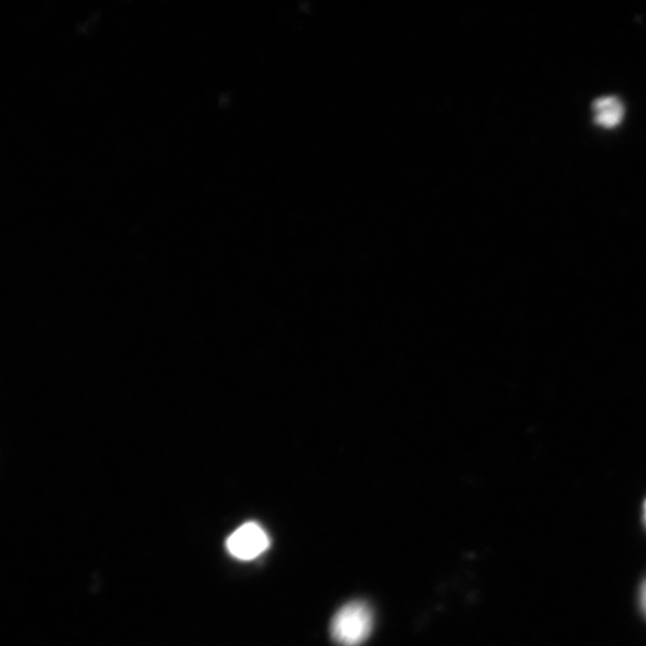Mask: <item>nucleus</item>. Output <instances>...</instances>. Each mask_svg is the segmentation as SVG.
<instances>
[{
	"label": "nucleus",
	"mask_w": 646,
	"mask_h": 646,
	"mask_svg": "<svg viewBox=\"0 0 646 646\" xmlns=\"http://www.w3.org/2000/svg\"><path fill=\"white\" fill-rule=\"evenodd\" d=\"M373 611L364 601H351L342 606L330 622V637L339 646H359L370 637Z\"/></svg>",
	"instance_id": "nucleus-1"
},
{
	"label": "nucleus",
	"mask_w": 646,
	"mask_h": 646,
	"mask_svg": "<svg viewBox=\"0 0 646 646\" xmlns=\"http://www.w3.org/2000/svg\"><path fill=\"white\" fill-rule=\"evenodd\" d=\"M225 548L230 555L250 562L268 550L269 537L261 525L247 522L227 538Z\"/></svg>",
	"instance_id": "nucleus-2"
},
{
	"label": "nucleus",
	"mask_w": 646,
	"mask_h": 646,
	"mask_svg": "<svg viewBox=\"0 0 646 646\" xmlns=\"http://www.w3.org/2000/svg\"><path fill=\"white\" fill-rule=\"evenodd\" d=\"M595 123L605 128L619 125L624 118L622 100L614 96L601 97L593 105Z\"/></svg>",
	"instance_id": "nucleus-3"
},
{
	"label": "nucleus",
	"mask_w": 646,
	"mask_h": 646,
	"mask_svg": "<svg viewBox=\"0 0 646 646\" xmlns=\"http://www.w3.org/2000/svg\"><path fill=\"white\" fill-rule=\"evenodd\" d=\"M645 606H646V591H645Z\"/></svg>",
	"instance_id": "nucleus-4"
},
{
	"label": "nucleus",
	"mask_w": 646,
	"mask_h": 646,
	"mask_svg": "<svg viewBox=\"0 0 646 646\" xmlns=\"http://www.w3.org/2000/svg\"><path fill=\"white\" fill-rule=\"evenodd\" d=\"M645 520H646V505H645Z\"/></svg>",
	"instance_id": "nucleus-5"
}]
</instances>
